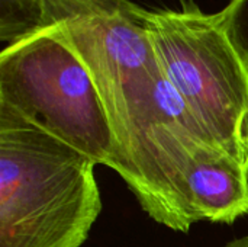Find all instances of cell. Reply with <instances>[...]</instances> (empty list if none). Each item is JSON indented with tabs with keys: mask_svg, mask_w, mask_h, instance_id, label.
Returning <instances> with one entry per match:
<instances>
[{
	"mask_svg": "<svg viewBox=\"0 0 248 247\" xmlns=\"http://www.w3.org/2000/svg\"><path fill=\"white\" fill-rule=\"evenodd\" d=\"M86 154L0 108V247H81L102 211Z\"/></svg>",
	"mask_w": 248,
	"mask_h": 247,
	"instance_id": "1",
	"label": "cell"
},
{
	"mask_svg": "<svg viewBox=\"0 0 248 247\" xmlns=\"http://www.w3.org/2000/svg\"><path fill=\"white\" fill-rule=\"evenodd\" d=\"M0 108L113 167V134L93 77L52 25L0 52Z\"/></svg>",
	"mask_w": 248,
	"mask_h": 247,
	"instance_id": "2",
	"label": "cell"
},
{
	"mask_svg": "<svg viewBox=\"0 0 248 247\" xmlns=\"http://www.w3.org/2000/svg\"><path fill=\"white\" fill-rule=\"evenodd\" d=\"M163 73L218 147L248 170V64L218 15L198 7L148 10Z\"/></svg>",
	"mask_w": 248,
	"mask_h": 247,
	"instance_id": "3",
	"label": "cell"
},
{
	"mask_svg": "<svg viewBox=\"0 0 248 247\" xmlns=\"http://www.w3.org/2000/svg\"><path fill=\"white\" fill-rule=\"evenodd\" d=\"M147 16L131 0H44V26H55L80 55L109 124L122 121L166 77Z\"/></svg>",
	"mask_w": 248,
	"mask_h": 247,
	"instance_id": "4",
	"label": "cell"
},
{
	"mask_svg": "<svg viewBox=\"0 0 248 247\" xmlns=\"http://www.w3.org/2000/svg\"><path fill=\"white\" fill-rule=\"evenodd\" d=\"M44 28V0H0V39L9 45Z\"/></svg>",
	"mask_w": 248,
	"mask_h": 247,
	"instance_id": "5",
	"label": "cell"
},
{
	"mask_svg": "<svg viewBox=\"0 0 248 247\" xmlns=\"http://www.w3.org/2000/svg\"><path fill=\"white\" fill-rule=\"evenodd\" d=\"M217 15L231 42L248 64V0H231Z\"/></svg>",
	"mask_w": 248,
	"mask_h": 247,
	"instance_id": "6",
	"label": "cell"
},
{
	"mask_svg": "<svg viewBox=\"0 0 248 247\" xmlns=\"http://www.w3.org/2000/svg\"><path fill=\"white\" fill-rule=\"evenodd\" d=\"M219 247H248V236L240 237V239H235V240L228 242V243H225L224 246Z\"/></svg>",
	"mask_w": 248,
	"mask_h": 247,
	"instance_id": "7",
	"label": "cell"
}]
</instances>
